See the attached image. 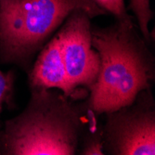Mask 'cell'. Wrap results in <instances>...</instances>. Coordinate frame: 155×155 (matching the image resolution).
I'll list each match as a JSON object with an SVG mask.
<instances>
[{
	"mask_svg": "<svg viewBox=\"0 0 155 155\" xmlns=\"http://www.w3.org/2000/svg\"><path fill=\"white\" fill-rule=\"evenodd\" d=\"M92 46L100 56V70L82 103L87 119L130 105L137 94L152 88L155 58L133 20L92 28Z\"/></svg>",
	"mask_w": 155,
	"mask_h": 155,
	"instance_id": "cell-1",
	"label": "cell"
},
{
	"mask_svg": "<svg viewBox=\"0 0 155 155\" xmlns=\"http://www.w3.org/2000/svg\"><path fill=\"white\" fill-rule=\"evenodd\" d=\"M24 110L5 123L0 154L74 155L84 133L86 111L58 89H30Z\"/></svg>",
	"mask_w": 155,
	"mask_h": 155,
	"instance_id": "cell-2",
	"label": "cell"
},
{
	"mask_svg": "<svg viewBox=\"0 0 155 155\" xmlns=\"http://www.w3.org/2000/svg\"><path fill=\"white\" fill-rule=\"evenodd\" d=\"M76 9L108 14L93 0H0V61L28 72L50 36Z\"/></svg>",
	"mask_w": 155,
	"mask_h": 155,
	"instance_id": "cell-3",
	"label": "cell"
},
{
	"mask_svg": "<svg viewBox=\"0 0 155 155\" xmlns=\"http://www.w3.org/2000/svg\"><path fill=\"white\" fill-rule=\"evenodd\" d=\"M151 89L139 92L130 105L106 114L102 126L105 154H155V101Z\"/></svg>",
	"mask_w": 155,
	"mask_h": 155,
	"instance_id": "cell-4",
	"label": "cell"
},
{
	"mask_svg": "<svg viewBox=\"0 0 155 155\" xmlns=\"http://www.w3.org/2000/svg\"><path fill=\"white\" fill-rule=\"evenodd\" d=\"M91 17L82 9L72 12L58 34L61 42L62 61L73 98L82 97L96 83L100 56L92 46Z\"/></svg>",
	"mask_w": 155,
	"mask_h": 155,
	"instance_id": "cell-5",
	"label": "cell"
},
{
	"mask_svg": "<svg viewBox=\"0 0 155 155\" xmlns=\"http://www.w3.org/2000/svg\"><path fill=\"white\" fill-rule=\"evenodd\" d=\"M27 74L30 89H58L69 98H73L62 61L61 42L58 32L39 51Z\"/></svg>",
	"mask_w": 155,
	"mask_h": 155,
	"instance_id": "cell-6",
	"label": "cell"
},
{
	"mask_svg": "<svg viewBox=\"0 0 155 155\" xmlns=\"http://www.w3.org/2000/svg\"><path fill=\"white\" fill-rule=\"evenodd\" d=\"M88 131L82 135L81 149L78 152L82 155H104L102 126L98 125L97 119H88Z\"/></svg>",
	"mask_w": 155,
	"mask_h": 155,
	"instance_id": "cell-7",
	"label": "cell"
},
{
	"mask_svg": "<svg viewBox=\"0 0 155 155\" xmlns=\"http://www.w3.org/2000/svg\"><path fill=\"white\" fill-rule=\"evenodd\" d=\"M129 8L135 15L140 34L149 44L152 43L154 35L150 32L149 28V24L153 17L150 0H130Z\"/></svg>",
	"mask_w": 155,
	"mask_h": 155,
	"instance_id": "cell-8",
	"label": "cell"
},
{
	"mask_svg": "<svg viewBox=\"0 0 155 155\" xmlns=\"http://www.w3.org/2000/svg\"><path fill=\"white\" fill-rule=\"evenodd\" d=\"M14 83H15V73L9 71L3 73L0 70V133H1V114L4 106L13 104L14 97Z\"/></svg>",
	"mask_w": 155,
	"mask_h": 155,
	"instance_id": "cell-9",
	"label": "cell"
},
{
	"mask_svg": "<svg viewBox=\"0 0 155 155\" xmlns=\"http://www.w3.org/2000/svg\"><path fill=\"white\" fill-rule=\"evenodd\" d=\"M107 13L112 14L116 21H130L132 17L126 11L124 0H93Z\"/></svg>",
	"mask_w": 155,
	"mask_h": 155,
	"instance_id": "cell-10",
	"label": "cell"
}]
</instances>
